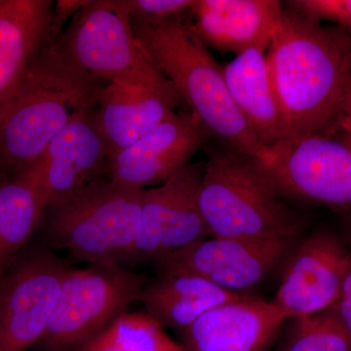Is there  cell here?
I'll list each match as a JSON object with an SVG mask.
<instances>
[{"label": "cell", "mask_w": 351, "mask_h": 351, "mask_svg": "<svg viewBox=\"0 0 351 351\" xmlns=\"http://www.w3.org/2000/svg\"><path fill=\"white\" fill-rule=\"evenodd\" d=\"M276 351H351V338L330 308L291 319Z\"/></svg>", "instance_id": "obj_23"}, {"label": "cell", "mask_w": 351, "mask_h": 351, "mask_svg": "<svg viewBox=\"0 0 351 351\" xmlns=\"http://www.w3.org/2000/svg\"><path fill=\"white\" fill-rule=\"evenodd\" d=\"M211 137L191 112H174L110 160L108 179L133 189L158 186L179 172Z\"/></svg>", "instance_id": "obj_13"}, {"label": "cell", "mask_w": 351, "mask_h": 351, "mask_svg": "<svg viewBox=\"0 0 351 351\" xmlns=\"http://www.w3.org/2000/svg\"><path fill=\"white\" fill-rule=\"evenodd\" d=\"M68 265L49 251L24 258L0 276V346L25 351L43 339Z\"/></svg>", "instance_id": "obj_11"}, {"label": "cell", "mask_w": 351, "mask_h": 351, "mask_svg": "<svg viewBox=\"0 0 351 351\" xmlns=\"http://www.w3.org/2000/svg\"><path fill=\"white\" fill-rule=\"evenodd\" d=\"M47 199L29 176L0 182V276L40 225Z\"/></svg>", "instance_id": "obj_21"}, {"label": "cell", "mask_w": 351, "mask_h": 351, "mask_svg": "<svg viewBox=\"0 0 351 351\" xmlns=\"http://www.w3.org/2000/svg\"><path fill=\"white\" fill-rule=\"evenodd\" d=\"M181 104L176 91L108 83L97 103L96 122L110 158L147 135Z\"/></svg>", "instance_id": "obj_17"}, {"label": "cell", "mask_w": 351, "mask_h": 351, "mask_svg": "<svg viewBox=\"0 0 351 351\" xmlns=\"http://www.w3.org/2000/svg\"><path fill=\"white\" fill-rule=\"evenodd\" d=\"M77 351H188L147 313H124Z\"/></svg>", "instance_id": "obj_22"}, {"label": "cell", "mask_w": 351, "mask_h": 351, "mask_svg": "<svg viewBox=\"0 0 351 351\" xmlns=\"http://www.w3.org/2000/svg\"><path fill=\"white\" fill-rule=\"evenodd\" d=\"M300 241L301 237L260 241L210 237L157 263L162 274H191L223 290L248 294L283 269Z\"/></svg>", "instance_id": "obj_9"}, {"label": "cell", "mask_w": 351, "mask_h": 351, "mask_svg": "<svg viewBox=\"0 0 351 351\" xmlns=\"http://www.w3.org/2000/svg\"><path fill=\"white\" fill-rule=\"evenodd\" d=\"M331 309L351 338V263L341 286L338 301Z\"/></svg>", "instance_id": "obj_26"}, {"label": "cell", "mask_w": 351, "mask_h": 351, "mask_svg": "<svg viewBox=\"0 0 351 351\" xmlns=\"http://www.w3.org/2000/svg\"><path fill=\"white\" fill-rule=\"evenodd\" d=\"M96 106L76 115L52 141L40 162L24 173L38 182L48 207L108 175L110 152L97 125Z\"/></svg>", "instance_id": "obj_14"}, {"label": "cell", "mask_w": 351, "mask_h": 351, "mask_svg": "<svg viewBox=\"0 0 351 351\" xmlns=\"http://www.w3.org/2000/svg\"><path fill=\"white\" fill-rule=\"evenodd\" d=\"M205 164H186L161 186L145 189L137 237L126 263L156 262L210 239L198 195Z\"/></svg>", "instance_id": "obj_10"}, {"label": "cell", "mask_w": 351, "mask_h": 351, "mask_svg": "<svg viewBox=\"0 0 351 351\" xmlns=\"http://www.w3.org/2000/svg\"><path fill=\"white\" fill-rule=\"evenodd\" d=\"M53 44L76 71L107 84L175 91L134 38L127 0L87 1Z\"/></svg>", "instance_id": "obj_6"}, {"label": "cell", "mask_w": 351, "mask_h": 351, "mask_svg": "<svg viewBox=\"0 0 351 351\" xmlns=\"http://www.w3.org/2000/svg\"><path fill=\"white\" fill-rule=\"evenodd\" d=\"M345 132L351 136V88L343 104V110L341 117L337 123L336 131Z\"/></svg>", "instance_id": "obj_27"}, {"label": "cell", "mask_w": 351, "mask_h": 351, "mask_svg": "<svg viewBox=\"0 0 351 351\" xmlns=\"http://www.w3.org/2000/svg\"><path fill=\"white\" fill-rule=\"evenodd\" d=\"M54 4L0 0V115L19 91L29 66L51 40Z\"/></svg>", "instance_id": "obj_18"}, {"label": "cell", "mask_w": 351, "mask_h": 351, "mask_svg": "<svg viewBox=\"0 0 351 351\" xmlns=\"http://www.w3.org/2000/svg\"><path fill=\"white\" fill-rule=\"evenodd\" d=\"M193 27L205 45L239 55L267 50L283 9L276 0H193Z\"/></svg>", "instance_id": "obj_16"}, {"label": "cell", "mask_w": 351, "mask_h": 351, "mask_svg": "<svg viewBox=\"0 0 351 351\" xmlns=\"http://www.w3.org/2000/svg\"><path fill=\"white\" fill-rule=\"evenodd\" d=\"M201 277L184 274H162L156 282L144 288L142 302L154 319L164 328L184 332L214 307L241 299Z\"/></svg>", "instance_id": "obj_20"}, {"label": "cell", "mask_w": 351, "mask_h": 351, "mask_svg": "<svg viewBox=\"0 0 351 351\" xmlns=\"http://www.w3.org/2000/svg\"><path fill=\"white\" fill-rule=\"evenodd\" d=\"M138 45L210 135L262 161V144L232 101L221 68L195 34L191 11L159 24L130 21Z\"/></svg>", "instance_id": "obj_3"}, {"label": "cell", "mask_w": 351, "mask_h": 351, "mask_svg": "<svg viewBox=\"0 0 351 351\" xmlns=\"http://www.w3.org/2000/svg\"><path fill=\"white\" fill-rule=\"evenodd\" d=\"M145 277L119 265L69 270L41 343L46 351H77L136 301Z\"/></svg>", "instance_id": "obj_7"}, {"label": "cell", "mask_w": 351, "mask_h": 351, "mask_svg": "<svg viewBox=\"0 0 351 351\" xmlns=\"http://www.w3.org/2000/svg\"><path fill=\"white\" fill-rule=\"evenodd\" d=\"M107 83L73 69L53 41L44 44L0 115V168L9 178L36 167L76 115L95 107Z\"/></svg>", "instance_id": "obj_2"}, {"label": "cell", "mask_w": 351, "mask_h": 351, "mask_svg": "<svg viewBox=\"0 0 351 351\" xmlns=\"http://www.w3.org/2000/svg\"><path fill=\"white\" fill-rule=\"evenodd\" d=\"M145 189L100 178L49 206L53 244L92 265H124L137 237Z\"/></svg>", "instance_id": "obj_5"}, {"label": "cell", "mask_w": 351, "mask_h": 351, "mask_svg": "<svg viewBox=\"0 0 351 351\" xmlns=\"http://www.w3.org/2000/svg\"><path fill=\"white\" fill-rule=\"evenodd\" d=\"M130 21L159 24L191 11L193 0H127Z\"/></svg>", "instance_id": "obj_25"}, {"label": "cell", "mask_w": 351, "mask_h": 351, "mask_svg": "<svg viewBox=\"0 0 351 351\" xmlns=\"http://www.w3.org/2000/svg\"><path fill=\"white\" fill-rule=\"evenodd\" d=\"M288 320L274 304L246 295L201 315L184 332L188 351H267Z\"/></svg>", "instance_id": "obj_15"}, {"label": "cell", "mask_w": 351, "mask_h": 351, "mask_svg": "<svg viewBox=\"0 0 351 351\" xmlns=\"http://www.w3.org/2000/svg\"><path fill=\"white\" fill-rule=\"evenodd\" d=\"M284 195L332 208H351V136L289 138L261 161Z\"/></svg>", "instance_id": "obj_8"}, {"label": "cell", "mask_w": 351, "mask_h": 351, "mask_svg": "<svg viewBox=\"0 0 351 351\" xmlns=\"http://www.w3.org/2000/svg\"><path fill=\"white\" fill-rule=\"evenodd\" d=\"M258 158L216 152L205 164L198 203L215 239L269 240L301 237L302 221Z\"/></svg>", "instance_id": "obj_4"}, {"label": "cell", "mask_w": 351, "mask_h": 351, "mask_svg": "<svg viewBox=\"0 0 351 351\" xmlns=\"http://www.w3.org/2000/svg\"><path fill=\"white\" fill-rule=\"evenodd\" d=\"M0 351H4L3 348H1V346H0Z\"/></svg>", "instance_id": "obj_29"}, {"label": "cell", "mask_w": 351, "mask_h": 351, "mask_svg": "<svg viewBox=\"0 0 351 351\" xmlns=\"http://www.w3.org/2000/svg\"><path fill=\"white\" fill-rule=\"evenodd\" d=\"M9 177H7L5 173L2 171L1 168H0V182L3 181V180L8 179Z\"/></svg>", "instance_id": "obj_28"}, {"label": "cell", "mask_w": 351, "mask_h": 351, "mask_svg": "<svg viewBox=\"0 0 351 351\" xmlns=\"http://www.w3.org/2000/svg\"><path fill=\"white\" fill-rule=\"evenodd\" d=\"M287 6L302 17L318 23L329 21L351 34V0H293Z\"/></svg>", "instance_id": "obj_24"}, {"label": "cell", "mask_w": 351, "mask_h": 351, "mask_svg": "<svg viewBox=\"0 0 351 351\" xmlns=\"http://www.w3.org/2000/svg\"><path fill=\"white\" fill-rule=\"evenodd\" d=\"M351 250L338 235L317 230L297 245L283 267L274 302L288 320L331 308L341 294Z\"/></svg>", "instance_id": "obj_12"}, {"label": "cell", "mask_w": 351, "mask_h": 351, "mask_svg": "<svg viewBox=\"0 0 351 351\" xmlns=\"http://www.w3.org/2000/svg\"><path fill=\"white\" fill-rule=\"evenodd\" d=\"M232 101L258 140L269 147L288 138L267 64V51L252 48L221 68Z\"/></svg>", "instance_id": "obj_19"}, {"label": "cell", "mask_w": 351, "mask_h": 351, "mask_svg": "<svg viewBox=\"0 0 351 351\" xmlns=\"http://www.w3.org/2000/svg\"><path fill=\"white\" fill-rule=\"evenodd\" d=\"M267 59L288 138L332 136L351 88V34L283 10Z\"/></svg>", "instance_id": "obj_1"}]
</instances>
